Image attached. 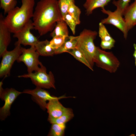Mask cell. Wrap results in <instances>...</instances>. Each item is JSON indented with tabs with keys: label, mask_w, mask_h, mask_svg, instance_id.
Instances as JSON below:
<instances>
[{
	"label": "cell",
	"mask_w": 136,
	"mask_h": 136,
	"mask_svg": "<svg viewBox=\"0 0 136 136\" xmlns=\"http://www.w3.org/2000/svg\"><path fill=\"white\" fill-rule=\"evenodd\" d=\"M34 29L41 36L52 31L57 22L63 19L57 0H40L37 3L32 17Z\"/></svg>",
	"instance_id": "cell-1"
},
{
	"label": "cell",
	"mask_w": 136,
	"mask_h": 136,
	"mask_svg": "<svg viewBox=\"0 0 136 136\" xmlns=\"http://www.w3.org/2000/svg\"><path fill=\"white\" fill-rule=\"evenodd\" d=\"M21 1V6L16 7L4 18L10 32L13 33L21 29L33 16L35 0Z\"/></svg>",
	"instance_id": "cell-2"
},
{
	"label": "cell",
	"mask_w": 136,
	"mask_h": 136,
	"mask_svg": "<svg viewBox=\"0 0 136 136\" xmlns=\"http://www.w3.org/2000/svg\"><path fill=\"white\" fill-rule=\"evenodd\" d=\"M97 35V32L96 31L87 29H83L78 36L76 47L83 54L93 69L96 49L94 41Z\"/></svg>",
	"instance_id": "cell-3"
},
{
	"label": "cell",
	"mask_w": 136,
	"mask_h": 136,
	"mask_svg": "<svg viewBox=\"0 0 136 136\" xmlns=\"http://www.w3.org/2000/svg\"><path fill=\"white\" fill-rule=\"evenodd\" d=\"M40 66V68L37 71L19 75L18 77L30 78L36 87L43 89H55L54 77L52 72L50 71L47 74L46 67L42 63Z\"/></svg>",
	"instance_id": "cell-4"
},
{
	"label": "cell",
	"mask_w": 136,
	"mask_h": 136,
	"mask_svg": "<svg viewBox=\"0 0 136 136\" xmlns=\"http://www.w3.org/2000/svg\"><path fill=\"white\" fill-rule=\"evenodd\" d=\"M97 67L111 73H115L120 65V62L112 52H107L96 47L94 59Z\"/></svg>",
	"instance_id": "cell-5"
},
{
	"label": "cell",
	"mask_w": 136,
	"mask_h": 136,
	"mask_svg": "<svg viewBox=\"0 0 136 136\" xmlns=\"http://www.w3.org/2000/svg\"><path fill=\"white\" fill-rule=\"evenodd\" d=\"M21 45H15L13 49L7 50L2 55V59L0 65V77L5 78L10 76L11 70L14 63L21 54Z\"/></svg>",
	"instance_id": "cell-6"
},
{
	"label": "cell",
	"mask_w": 136,
	"mask_h": 136,
	"mask_svg": "<svg viewBox=\"0 0 136 136\" xmlns=\"http://www.w3.org/2000/svg\"><path fill=\"white\" fill-rule=\"evenodd\" d=\"M22 53L17 60V62H22L27 67L28 73L38 70L39 66L42 63L39 60L40 55L36 51L35 46H30L26 49L21 47Z\"/></svg>",
	"instance_id": "cell-7"
},
{
	"label": "cell",
	"mask_w": 136,
	"mask_h": 136,
	"mask_svg": "<svg viewBox=\"0 0 136 136\" xmlns=\"http://www.w3.org/2000/svg\"><path fill=\"white\" fill-rule=\"evenodd\" d=\"M2 81L0 82V97L4 101V106L0 109V119L4 120L10 115L11 106L17 97L23 93L13 88L4 89Z\"/></svg>",
	"instance_id": "cell-8"
},
{
	"label": "cell",
	"mask_w": 136,
	"mask_h": 136,
	"mask_svg": "<svg viewBox=\"0 0 136 136\" xmlns=\"http://www.w3.org/2000/svg\"><path fill=\"white\" fill-rule=\"evenodd\" d=\"M101 9L102 12L108 16L107 18L102 19L100 22L104 24H111L115 26L122 32L124 38L126 39L128 31L123 15L116 10L112 12L106 10L104 8Z\"/></svg>",
	"instance_id": "cell-9"
},
{
	"label": "cell",
	"mask_w": 136,
	"mask_h": 136,
	"mask_svg": "<svg viewBox=\"0 0 136 136\" xmlns=\"http://www.w3.org/2000/svg\"><path fill=\"white\" fill-rule=\"evenodd\" d=\"M33 29H34L33 22L30 20L21 29L14 33L13 37L18 39L15 45L35 46L39 41L31 32V30Z\"/></svg>",
	"instance_id": "cell-10"
},
{
	"label": "cell",
	"mask_w": 136,
	"mask_h": 136,
	"mask_svg": "<svg viewBox=\"0 0 136 136\" xmlns=\"http://www.w3.org/2000/svg\"><path fill=\"white\" fill-rule=\"evenodd\" d=\"M22 92L31 95L32 100L44 110L46 109L47 101L58 97L51 95L48 91L38 87L33 89H25Z\"/></svg>",
	"instance_id": "cell-11"
},
{
	"label": "cell",
	"mask_w": 136,
	"mask_h": 136,
	"mask_svg": "<svg viewBox=\"0 0 136 136\" xmlns=\"http://www.w3.org/2000/svg\"><path fill=\"white\" fill-rule=\"evenodd\" d=\"M65 95L52 99L48 101L46 109L48 114V118H55L61 116L65 112L67 108L64 107L59 101L60 99L67 98Z\"/></svg>",
	"instance_id": "cell-12"
},
{
	"label": "cell",
	"mask_w": 136,
	"mask_h": 136,
	"mask_svg": "<svg viewBox=\"0 0 136 136\" xmlns=\"http://www.w3.org/2000/svg\"><path fill=\"white\" fill-rule=\"evenodd\" d=\"M2 14L0 15V56L7 50L11 41L10 32Z\"/></svg>",
	"instance_id": "cell-13"
},
{
	"label": "cell",
	"mask_w": 136,
	"mask_h": 136,
	"mask_svg": "<svg viewBox=\"0 0 136 136\" xmlns=\"http://www.w3.org/2000/svg\"><path fill=\"white\" fill-rule=\"evenodd\" d=\"M123 16L129 31L136 25V0L129 6Z\"/></svg>",
	"instance_id": "cell-14"
},
{
	"label": "cell",
	"mask_w": 136,
	"mask_h": 136,
	"mask_svg": "<svg viewBox=\"0 0 136 136\" xmlns=\"http://www.w3.org/2000/svg\"><path fill=\"white\" fill-rule=\"evenodd\" d=\"M35 46L40 56H52L55 54L56 50L50 46V41L47 40L41 41H39Z\"/></svg>",
	"instance_id": "cell-15"
},
{
	"label": "cell",
	"mask_w": 136,
	"mask_h": 136,
	"mask_svg": "<svg viewBox=\"0 0 136 136\" xmlns=\"http://www.w3.org/2000/svg\"><path fill=\"white\" fill-rule=\"evenodd\" d=\"M112 0H86L83 6L85 9L86 14L89 15L96 8H104Z\"/></svg>",
	"instance_id": "cell-16"
},
{
	"label": "cell",
	"mask_w": 136,
	"mask_h": 136,
	"mask_svg": "<svg viewBox=\"0 0 136 136\" xmlns=\"http://www.w3.org/2000/svg\"><path fill=\"white\" fill-rule=\"evenodd\" d=\"M79 36H68L66 37L61 46L56 50L55 54H61L70 49L76 47Z\"/></svg>",
	"instance_id": "cell-17"
},
{
	"label": "cell",
	"mask_w": 136,
	"mask_h": 136,
	"mask_svg": "<svg viewBox=\"0 0 136 136\" xmlns=\"http://www.w3.org/2000/svg\"><path fill=\"white\" fill-rule=\"evenodd\" d=\"M67 25L63 20L58 21L54 29L50 34L52 38L58 36H69V31Z\"/></svg>",
	"instance_id": "cell-18"
},
{
	"label": "cell",
	"mask_w": 136,
	"mask_h": 136,
	"mask_svg": "<svg viewBox=\"0 0 136 136\" xmlns=\"http://www.w3.org/2000/svg\"><path fill=\"white\" fill-rule=\"evenodd\" d=\"M72 109L67 108L65 112L60 117L55 118H48V121L51 124H66L74 117Z\"/></svg>",
	"instance_id": "cell-19"
},
{
	"label": "cell",
	"mask_w": 136,
	"mask_h": 136,
	"mask_svg": "<svg viewBox=\"0 0 136 136\" xmlns=\"http://www.w3.org/2000/svg\"><path fill=\"white\" fill-rule=\"evenodd\" d=\"M65 52L69 53L77 60L84 64L91 70L93 71V69L90 65L84 55L77 48L69 50Z\"/></svg>",
	"instance_id": "cell-20"
},
{
	"label": "cell",
	"mask_w": 136,
	"mask_h": 136,
	"mask_svg": "<svg viewBox=\"0 0 136 136\" xmlns=\"http://www.w3.org/2000/svg\"><path fill=\"white\" fill-rule=\"evenodd\" d=\"M66 128V124H59L56 123L52 124L50 130L47 135L64 136Z\"/></svg>",
	"instance_id": "cell-21"
},
{
	"label": "cell",
	"mask_w": 136,
	"mask_h": 136,
	"mask_svg": "<svg viewBox=\"0 0 136 136\" xmlns=\"http://www.w3.org/2000/svg\"><path fill=\"white\" fill-rule=\"evenodd\" d=\"M98 35L101 41L109 42L115 40L111 36L104 24L101 22L99 24Z\"/></svg>",
	"instance_id": "cell-22"
},
{
	"label": "cell",
	"mask_w": 136,
	"mask_h": 136,
	"mask_svg": "<svg viewBox=\"0 0 136 136\" xmlns=\"http://www.w3.org/2000/svg\"><path fill=\"white\" fill-rule=\"evenodd\" d=\"M0 7L7 14L14 8L17 4L16 0H0Z\"/></svg>",
	"instance_id": "cell-23"
},
{
	"label": "cell",
	"mask_w": 136,
	"mask_h": 136,
	"mask_svg": "<svg viewBox=\"0 0 136 136\" xmlns=\"http://www.w3.org/2000/svg\"><path fill=\"white\" fill-rule=\"evenodd\" d=\"M67 13L72 16L78 24H80L81 11L79 8L75 5V3L72 4L70 6L68 10Z\"/></svg>",
	"instance_id": "cell-24"
},
{
	"label": "cell",
	"mask_w": 136,
	"mask_h": 136,
	"mask_svg": "<svg viewBox=\"0 0 136 136\" xmlns=\"http://www.w3.org/2000/svg\"><path fill=\"white\" fill-rule=\"evenodd\" d=\"M130 1L131 0H118L117 1L114 0L112 3L117 8L116 10L123 15L125 11L129 5V3Z\"/></svg>",
	"instance_id": "cell-25"
},
{
	"label": "cell",
	"mask_w": 136,
	"mask_h": 136,
	"mask_svg": "<svg viewBox=\"0 0 136 136\" xmlns=\"http://www.w3.org/2000/svg\"><path fill=\"white\" fill-rule=\"evenodd\" d=\"M75 0H58L59 8L62 18L67 13L68 8L72 4L75 3Z\"/></svg>",
	"instance_id": "cell-26"
},
{
	"label": "cell",
	"mask_w": 136,
	"mask_h": 136,
	"mask_svg": "<svg viewBox=\"0 0 136 136\" xmlns=\"http://www.w3.org/2000/svg\"><path fill=\"white\" fill-rule=\"evenodd\" d=\"M66 37L58 36L52 38V39L50 41V46L56 50L63 44Z\"/></svg>",
	"instance_id": "cell-27"
},
{
	"label": "cell",
	"mask_w": 136,
	"mask_h": 136,
	"mask_svg": "<svg viewBox=\"0 0 136 136\" xmlns=\"http://www.w3.org/2000/svg\"><path fill=\"white\" fill-rule=\"evenodd\" d=\"M63 19L67 25L70 27L73 34L74 35L76 25L77 22L72 16L67 13L63 18Z\"/></svg>",
	"instance_id": "cell-28"
},
{
	"label": "cell",
	"mask_w": 136,
	"mask_h": 136,
	"mask_svg": "<svg viewBox=\"0 0 136 136\" xmlns=\"http://www.w3.org/2000/svg\"><path fill=\"white\" fill-rule=\"evenodd\" d=\"M115 42V40L109 42L101 41L100 46L103 49H110L114 47Z\"/></svg>",
	"instance_id": "cell-29"
},
{
	"label": "cell",
	"mask_w": 136,
	"mask_h": 136,
	"mask_svg": "<svg viewBox=\"0 0 136 136\" xmlns=\"http://www.w3.org/2000/svg\"><path fill=\"white\" fill-rule=\"evenodd\" d=\"M134 51L133 53V56L135 58V59H136V44H134L133 45Z\"/></svg>",
	"instance_id": "cell-30"
},
{
	"label": "cell",
	"mask_w": 136,
	"mask_h": 136,
	"mask_svg": "<svg viewBox=\"0 0 136 136\" xmlns=\"http://www.w3.org/2000/svg\"><path fill=\"white\" fill-rule=\"evenodd\" d=\"M135 65L136 66V59H135Z\"/></svg>",
	"instance_id": "cell-31"
}]
</instances>
